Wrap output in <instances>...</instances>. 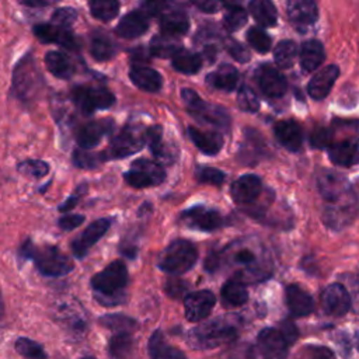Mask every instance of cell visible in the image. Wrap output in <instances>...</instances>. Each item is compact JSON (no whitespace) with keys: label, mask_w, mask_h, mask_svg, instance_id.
Returning <instances> with one entry per match:
<instances>
[{"label":"cell","mask_w":359,"mask_h":359,"mask_svg":"<svg viewBox=\"0 0 359 359\" xmlns=\"http://www.w3.org/2000/svg\"><path fill=\"white\" fill-rule=\"evenodd\" d=\"M247 42L259 53H266L271 49V36L258 27H251L247 31Z\"/></svg>","instance_id":"cell-46"},{"label":"cell","mask_w":359,"mask_h":359,"mask_svg":"<svg viewBox=\"0 0 359 359\" xmlns=\"http://www.w3.org/2000/svg\"><path fill=\"white\" fill-rule=\"evenodd\" d=\"M171 65L180 73L194 74L201 69L202 59L199 55H196L188 49H181L172 56Z\"/></svg>","instance_id":"cell-38"},{"label":"cell","mask_w":359,"mask_h":359,"mask_svg":"<svg viewBox=\"0 0 359 359\" xmlns=\"http://www.w3.org/2000/svg\"><path fill=\"white\" fill-rule=\"evenodd\" d=\"M317 188L328 202L323 215L325 224L331 229L348 226L356 216L358 202L346 178L337 171L320 170L317 174Z\"/></svg>","instance_id":"cell-1"},{"label":"cell","mask_w":359,"mask_h":359,"mask_svg":"<svg viewBox=\"0 0 359 359\" xmlns=\"http://www.w3.org/2000/svg\"><path fill=\"white\" fill-rule=\"evenodd\" d=\"M86 188H87L86 184H83L80 188H77V189H76V194L72 195V196H69V198L59 206V210H60V212H67V210L73 209V208L79 203L81 195L86 192Z\"/></svg>","instance_id":"cell-57"},{"label":"cell","mask_w":359,"mask_h":359,"mask_svg":"<svg viewBox=\"0 0 359 359\" xmlns=\"http://www.w3.org/2000/svg\"><path fill=\"white\" fill-rule=\"evenodd\" d=\"M255 79L261 91L271 98H279L286 93L285 76L271 65H262L255 70Z\"/></svg>","instance_id":"cell-15"},{"label":"cell","mask_w":359,"mask_h":359,"mask_svg":"<svg viewBox=\"0 0 359 359\" xmlns=\"http://www.w3.org/2000/svg\"><path fill=\"white\" fill-rule=\"evenodd\" d=\"M195 177L199 182L209 185H220L224 181V172L215 167H198Z\"/></svg>","instance_id":"cell-49"},{"label":"cell","mask_w":359,"mask_h":359,"mask_svg":"<svg viewBox=\"0 0 359 359\" xmlns=\"http://www.w3.org/2000/svg\"><path fill=\"white\" fill-rule=\"evenodd\" d=\"M355 341H356V346H358V349H359V331L356 332V337H355Z\"/></svg>","instance_id":"cell-62"},{"label":"cell","mask_w":359,"mask_h":359,"mask_svg":"<svg viewBox=\"0 0 359 359\" xmlns=\"http://www.w3.org/2000/svg\"><path fill=\"white\" fill-rule=\"evenodd\" d=\"M83 222H84L83 215H65L57 220V224H59L60 229L69 231V230H73V229L79 227Z\"/></svg>","instance_id":"cell-56"},{"label":"cell","mask_w":359,"mask_h":359,"mask_svg":"<svg viewBox=\"0 0 359 359\" xmlns=\"http://www.w3.org/2000/svg\"><path fill=\"white\" fill-rule=\"evenodd\" d=\"M18 171L31 178H42L49 171V164L42 160H24L18 164Z\"/></svg>","instance_id":"cell-48"},{"label":"cell","mask_w":359,"mask_h":359,"mask_svg":"<svg viewBox=\"0 0 359 359\" xmlns=\"http://www.w3.org/2000/svg\"><path fill=\"white\" fill-rule=\"evenodd\" d=\"M149 29V20L144 11L132 10L125 14L118 22L115 32L126 39H133L143 35Z\"/></svg>","instance_id":"cell-23"},{"label":"cell","mask_w":359,"mask_h":359,"mask_svg":"<svg viewBox=\"0 0 359 359\" xmlns=\"http://www.w3.org/2000/svg\"><path fill=\"white\" fill-rule=\"evenodd\" d=\"M114 128V122L109 119L93 121L79 128L76 135V142L83 149H93L95 147L104 135L109 133Z\"/></svg>","instance_id":"cell-20"},{"label":"cell","mask_w":359,"mask_h":359,"mask_svg":"<svg viewBox=\"0 0 359 359\" xmlns=\"http://www.w3.org/2000/svg\"><path fill=\"white\" fill-rule=\"evenodd\" d=\"M147 351L151 359H188L178 348L170 345L160 330L154 331L149 338Z\"/></svg>","instance_id":"cell-29"},{"label":"cell","mask_w":359,"mask_h":359,"mask_svg":"<svg viewBox=\"0 0 359 359\" xmlns=\"http://www.w3.org/2000/svg\"><path fill=\"white\" fill-rule=\"evenodd\" d=\"M111 219H98L93 222L76 240L72 243V250L76 258H84L88 250L108 231Z\"/></svg>","instance_id":"cell-17"},{"label":"cell","mask_w":359,"mask_h":359,"mask_svg":"<svg viewBox=\"0 0 359 359\" xmlns=\"http://www.w3.org/2000/svg\"><path fill=\"white\" fill-rule=\"evenodd\" d=\"M181 49L182 48L174 38L165 36V35L153 36V39L150 41V45H149L150 53L157 57H171L172 59V56Z\"/></svg>","instance_id":"cell-39"},{"label":"cell","mask_w":359,"mask_h":359,"mask_svg":"<svg viewBox=\"0 0 359 359\" xmlns=\"http://www.w3.org/2000/svg\"><path fill=\"white\" fill-rule=\"evenodd\" d=\"M330 160L342 167H349L359 163V143L353 139H345L331 143L328 149Z\"/></svg>","instance_id":"cell-24"},{"label":"cell","mask_w":359,"mask_h":359,"mask_svg":"<svg viewBox=\"0 0 359 359\" xmlns=\"http://www.w3.org/2000/svg\"><path fill=\"white\" fill-rule=\"evenodd\" d=\"M206 83L212 88L230 93L237 87L238 72L231 65H220L215 72L206 76Z\"/></svg>","instance_id":"cell-30"},{"label":"cell","mask_w":359,"mask_h":359,"mask_svg":"<svg viewBox=\"0 0 359 359\" xmlns=\"http://www.w3.org/2000/svg\"><path fill=\"white\" fill-rule=\"evenodd\" d=\"M310 142L313 147L317 149H324L331 146V132L325 128H317L313 130L310 136Z\"/></svg>","instance_id":"cell-54"},{"label":"cell","mask_w":359,"mask_h":359,"mask_svg":"<svg viewBox=\"0 0 359 359\" xmlns=\"http://www.w3.org/2000/svg\"><path fill=\"white\" fill-rule=\"evenodd\" d=\"M129 79L136 87L149 93L158 91L163 84L161 74L147 66H132L129 70Z\"/></svg>","instance_id":"cell-27"},{"label":"cell","mask_w":359,"mask_h":359,"mask_svg":"<svg viewBox=\"0 0 359 359\" xmlns=\"http://www.w3.org/2000/svg\"><path fill=\"white\" fill-rule=\"evenodd\" d=\"M181 98L185 107L188 108L189 114L198 121L206 122L209 125H215L222 129H227L230 126V116L227 111L219 105L208 104L194 90L184 88L181 91Z\"/></svg>","instance_id":"cell-5"},{"label":"cell","mask_w":359,"mask_h":359,"mask_svg":"<svg viewBox=\"0 0 359 359\" xmlns=\"http://www.w3.org/2000/svg\"><path fill=\"white\" fill-rule=\"evenodd\" d=\"M198 259L195 245L187 240H175L170 243L157 259V266L167 273L181 275L189 271Z\"/></svg>","instance_id":"cell-4"},{"label":"cell","mask_w":359,"mask_h":359,"mask_svg":"<svg viewBox=\"0 0 359 359\" xmlns=\"http://www.w3.org/2000/svg\"><path fill=\"white\" fill-rule=\"evenodd\" d=\"M45 65L48 70L57 79L69 80L74 74V66L72 65L70 59L57 50H49L45 55Z\"/></svg>","instance_id":"cell-33"},{"label":"cell","mask_w":359,"mask_h":359,"mask_svg":"<svg viewBox=\"0 0 359 359\" xmlns=\"http://www.w3.org/2000/svg\"><path fill=\"white\" fill-rule=\"evenodd\" d=\"M223 303L231 307L243 306L248 300V292L243 280L230 279L222 287Z\"/></svg>","instance_id":"cell-37"},{"label":"cell","mask_w":359,"mask_h":359,"mask_svg":"<svg viewBox=\"0 0 359 359\" xmlns=\"http://www.w3.org/2000/svg\"><path fill=\"white\" fill-rule=\"evenodd\" d=\"M90 52L95 60L104 62L114 56L115 43L105 32L95 31L90 38Z\"/></svg>","instance_id":"cell-35"},{"label":"cell","mask_w":359,"mask_h":359,"mask_svg":"<svg viewBox=\"0 0 359 359\" xmlns=\"http://www.w3.org/2000/svg\"><path fill=\"white\" fill-rule=\"evenodd\" d=\"M219 261H220L219 255H216V254H209V255L206 257V259H205V268H206V271H208V272L216 271L217 266H219Z\"/></svg>","instance_id":"cell-60"},{"label":"cell","mask_w":359,"mask_h":359,"mask_svg":"<svg viewBox=\"0 0 359 359\" xmlns=\"http://www.w3.org/2000/svg\"><path fill=\"white\" fill-rule=\"evenodd\" d=\"M325 59L323 43L317 39H309L300 49V66L304 72H314Z\"/></svg>","instance_id":"cell-32"},{"label":"cell","mask_w":359,"mask_h":359,"mask_svg":"<svg viewBox=\"0 0 359 359\" xmlns=\"http://www.w3.org/2000/svg\"><path fill=\"white\" fill-rule=\"evenodd\" d=\"M88 7L91 15L100 21H111L119 13V3L115 0H93Z\"/></svg>","instance_id":"cell-42"},{"label":"cell","mask_w":359,"mask_h":359,"mask_svg":"<svg viewBox=\"0 0 359 359\" xmlns=\"http://www.w3.org/2000/svg\"><path fill=\"white\" fill-rule=\"evenodd\" d=\"M286 303L289 311L296 317L309 316L314 309L313 297L299 285H289L286 287Z\"/></svg>","instance_id":"cell-26"},{"label":"cell","mask_w":359,"mask_h":359,"mask_svg":"<svg viewBox=\"0 0 359 359\" xmlns=\"http://www.w3.org/2000/svg\"><path fill=\"white\" fill-rule=\"evenodd\" d=\"M42 86V77L31 55L24 56L13 73V93L21 101L31 100Z\"/></svg>","instance_id":"cell-6"},{"label":"cell","mask_w":359,"mask_h":359,"mask_svg":"<svg viewBox=\"0 0 359 359\" xmlns=\"http://www.w3.org/2000/svg\"><path fill=\"white\" fill-rule=\"evenodd\" d=\"M128 283V269L123 261L116 259L111 262L104 271L95 273L91 279V287L95 299L105 306H115L122 303V290Z\"/></svg>","instance_id":"cell-2"},{"label":"cell","mask_w":359,"mask_h":359,"mask_svg":"<svg viewBox=\"0 0 359 359\" xmlns=\"http://www.w3.org/2000/svg\"><path fill=\"white\" fill-rule=\"evenodd\" d=\"M14 346H15V351L27 359H45L46 356L43 348L38 342L29 338H18Z\"/></svg>","instance_id":"cell-47"},{"label":"cell","mask_w":359,"mask_h":359,"mask_svg":"<svg viewBox=\"0 0 359 359\" xmlns=\"http://www.w3.org/2000/svg\"><path fill=\"white\" fill-rule=\"evenodd\" d=\"M100 323L115 332H132L136 328V321L123 314H105Z\"/></svg>","instance_id":"cell-44"},{"label":"cell","mask_w":359,"mask_h":359,"mask_svg":"<svg viewBox=\"0 0 359 359\" xmlns=\"http://www.w3.org/2000/svg\"><path fill=\"white\" fill-rule=\"evenodd\" d=\"M250 13L254 20L262 27H273L278 21V13L275 6L268 0H254L248 4Z\"/></svg>","instance_id":"cell-36"},{"label":"cell","mask_w":359,"mask_h":359,"mask_svg":"<svg viewBox=\"0 0 359 359\" xmlns=\"http://www.w3.org/2000/svg\"><path fill=\"white\" fill-rule=\"evenodd\" d=\"M262 191L261 178L255 174H244L231 185V196L240 205L252 203Z\"/></svg>","instance_id":"cell-18"},{"label":"cell","mask_w":359,"mask_h":359,"mask_svg":"<svg viewBox=\"0 0 359 359\" xmlns=\"http://www.w3.org/2000/svg\"><path fill=\"white\" fill-rule=\"evenodd\" d=\"M35 36L45 43H57L67 49H77V42L69 29L60 28L55 24H36L32 27Z\"/></svg>","instance_id":"cell-21"},{"label":"cell","mask_w":359,"mask_h":359,"mask_svg":"<svg viewBox=\"0 0 359 359\" xmlns=\"http://www.w3.org/2000/svg\"><path fill=\"white\" fill-rule=\"evenodd\" d=\"M189 29V20L184 11L171 10L165 11L160 17V31L161 35L175 38L184 35Z\"/></svg>","instance_id":"cell-31"},{"label":"cell","mask_w":359,"mask_h":359,"mask_svg":"<svg viewBox=\"0 0 359 359\" xmlns=\"http://www.w3.org/2000/svg\"><path fill=\"white\" fill-rule=\"evenodd\" d=\"M165 178V170L149 158L135 160L129 170L123 172V180L133 188H149L161 184Z\"/></svg>","instance_id":"cell-9"},{"label":"cell","mask_w":359,"mask_h":359,"mask_svg":"<svg viewBox=\"0 0 359 359\" xmlns=\"http://www.w3.org/2000/svg\"><path fill=\"white\" fill-rule=\"evenodd\" d=\"M146 144V130L139 125H126L111 140L109 147L104 151V160L123 158L143 149Z\"/></svg>","instance_id":"cell-8"},{"label":"cell","mask_w":359,"mask_h":359,"mask_svg":"<svg viewBox=\"0 0 359 359\" xmlns=\"http://www.w3.org/2000/svg\"><path fill=\"white\" fill-rule=\"evenodd\" d=\"M338 76H339L338 66L328 65V66L323 67L309 81V86H307L309 95L314 100L325 98L328 95L330 90L332 88L335 80L338 79Z\"/></svg>","instance_id":"cell-22"},{"label":"cell","mask_w":359,"mask_h":359,"mask_svg":"<svg viewBox=\"0 0 359 359\" xmlns=\"http://www.w3.org/2000/svg\"><path fill=\"white\" fill-rule=\"evenodd\" d=\"M224 46L227 49V52L231 55L233 59H236L238 63H245L250 60L251 55H250V50L243 45L240 43L236 39H231V38H227L224 41Z\"/></svg>","instance_id":"cell-51"},{"label":"cell","mask_w":359,"mask_h":359,"mask_svg":"<svg viewBox=\"0 0 359 359\" xmlns=\"http://www.w3.org/2000/svg\"><path fill=\"white\" fill-rule=\"evenodd\" d=\"M229 259L231 264L243 266V271L238 273L244 279L252 278L254 280H262L269 276L271 265L262 262V258L258 254V250L247 244H240L229 250Z\"/></svg>","instance_id":"cell-7"},{"label":"cell","mask_w":359,"mask_h":359,"mask_svg":"<svg viewBox=\"0 0 359 359\" xmlns=\"http://www.w3.org/2000/svg\"><path fill=\"white\" fill-rule=\"evenodd\" d=\"M187 289H188V283L184 282L182 279H178V278H171L165 283L167 294L174 297V299L182 296L187 292Z\"/></svg>","instance_id":"cell-55"},{"label":"cell","mask_w":359,"mask_h":359,"mask_svg":"<svg viewBox=\"0 0 359 359\" xmlns=\"http://www.w3.org/2000/svg\"><path fill=\"white\" fill-rule=\"evenodd\" d=\"M133 349L130 332H115L109 339V353L114 359H128Z\"/></svg>","instance_id":"cell-40"},{"label":"cell","mask_w":359,"mask_h":359,"mask_svg":"<svg viewBox=\"0 0 359 359\" xmlns=\"http://www.w3.org/2000/svg\"><path fill=\"white\" fill-rule=\"evenodd\" d=\"M215 303L216 297L210 290H196L188 293L184 300L187 320L192 323L205 320L210 314Z\"/></svg>","instance_id":"cell-13"},{"label":"cell","mask_w":359,"mask_h":359,"mask_svg":"<svg viewBox=\"0 0 359 359\" xmlns=\"http://www.w3.org/2000/svg\"><path fill=\"white\" fill-rule=\"evenodd\" d=\"M237 337V327L234 321L227 318H216L203 323L191 330L188 344L194 349H213L226 342H231Z\"/></svg>","instance_id":"cell-3"},{"label":"cell","mask_w":359,"mask_h":359,"mask_svg":"<svg viewBox=\"0 0 359 359\" xmlns=\"http://www.w3.org/2000/svg\"><path fill=\"white\" fill-rule=\"evenodd\" d=\"M73 101L83 115H91L97 109H107L114 105L115 97L105 87L80 86L73 91Z\"/></svg>","instance_id":"cell-10"},{"label":"cell","mask_w":359,"mask_h":359,"mask_svg":"<svg viewBox=\"0 0 359 359\" xmlns=\"http://www.w3.org/2000/svg\"><path fill=\"white\" fill-rule=\"evenodd\" d=\"M181 219L188 224V227L201 231H213L223 224V219L219 212L202 205H196L182 212Z\"/></svg>","instance_id":"cell-14"},{"label":"cell","mask_w":359,"mask_h":359,"mask_svg":"<svg viewBox=\"0 0 359 359\" xmlns=\"http://www.w3.org/2000/svg\"><path fill=\"white\" fill-rule=\"evenodd\" d=\"M237 105L245 112H257L259 109V100L250 86H240L237 91Z\"/></svg>","instance_id":"cell-45"},{"label":"cell","mask_w":359,"mask_h":359,"mask_svg":"<svg viewBox=\"0 0 359 359\" xmlns=\"http://www.w3.org/2000/svg\"><path fill=\"white\" fill-rule=\"evenodd\" d=\"M76 20L77 11L73 7H59L52 14V22L65 29H69Z\"/></svg>","instance_id":"cell-50"},{"label":"cell","mask_w":359,"mask_h":359,"mask_svg":"<svg viewBox=\"0 0 359 359\" xmlns=\"http://www.w3.org/2000/svg\"><path fill=\"white\" fill-rule=\"evenodd\" d=\"M20 3L27 7H46L52 1H49V0H21Z\"/></svg>","instance_id":"cell-61"},{"label":"cell","mask_w":359,"mask_h":359,"mask_svg":"<svg viewBox=\"0 0 359 359\" xmlns=\"http://www.w3.org/2000/svg\"><path fill=\"white\" fill-rule=\"evenodd\" d=\"M280 331L282 334L285 335V338L287 339L289 344H293L297 338V328L294 327L293 323L290 321H285L282 325H280Z\"/></svg>","instance_id":"cell-58"},{"label":"cell","mask_w":359,"mask_h":359,"mask_svg":"<svg viewBox=\"0 0 359 359\" xmlns=\"http://www.w3.org/2000/svg\"><path fill=\"white\" fill-rule=\"evenodd\" d=\"M192 4L199 8L201 11L203 13H216L217 8H219V3L217 1H208V0H203V1H192Z\"/></svg>","instance_id":"cell-59"},{"label":"cell","mask_w":359,"mask_h":359,"mask_svg":"<svg viewBox=\"0 0 359 359\" xmlns=\"http://www.w3.org/2000/svg\"><path fill=\"white\" fill-rule=\"evenodd\" d=\"M226 13L223 17V25L229 32L237 31L247 22V11L236 4H224Z\"/></svg>","instance_id":"cell-43"},{"label":"cell","mask_w":359,"mask_h":359,"mask_svg":"<svg viewBox=\"0 0 359 359\" xmlns=\"http://www.w3.org/2000/svg\"><path fill=\"white\" fill-rule=\"evenodd\" d=\"M300 359H335L331 349L325 346H307L302 349Z\"/></svg>","instance_id":"cell-53"},{"label":"cell","mask_w":359,"mask_h":359,"mask_svg":"<svg viewBox=\"0 0 359 359\" xmlns=\"http://www.w3.org/2000/svg\"><path fill=\"white\" fill-rule=\"evenodd\" d=\"M321 304L327 314L339 317L351 309V296L341 283H332L323 290Z\"/></svg>","instance_id":"cell-16"},{"label":"cell","mask_w":359,"mask_h":359,"mask_svg":"<svg viewBox=\"0 0 359 359\" xmlns=\"http://www.w3.org/2000/svg\"><path fill=\"white\" fill-rule=\"evenodd\" d=\"M146 143L154 157H158L165 163L174 160V154L171 153L170 146H167V143L163 140V128L160 125H154L146 129Z\"/></svg>","instance_id":"cell-34"},{"label":"cell","mask_w":359,"mask_h":359,"mask_svg":"<svg viewBox=\"0 0 359 359\" xmlns=\"http://www.w3.org/2000/svg\"><path fill=\"white\" fill-rule=\"evenodd\" d=\"M81 359H94V358H91V356H84V358H81Z\"/></svg>","instance_id":"cell-63"},{"label":"cell","mask_w":359,"mask_h":359,"mask_svg":"<svg viewBox=\"0 0 359 359\" xmlns=\"http://www.w3.org/2000/svg\"><path fill=\"white\" fill-rule=\"evenodd\" d=\"M32 259L35 261L38 271L45 276H63L73 269L72 259L55 245L42 250L35 248Z\"/></svg>","instance_id":"cell-11"},{"label":"cell","mask_w":359,"mask_h":359,"mask_svg":"<svg viewBox=\"0 0 359 359\" xmlns=\"http://www.w3.org/2000/svg\"><path fill=\"white\" fill-rule=\"evenodd\" d=\"M287 17L294 27L306 29L318 18L317 4L311 0H292L287 3Z\"/></svg>","instance_id":"cell-19"},{"label":"cell","mask_w":359,"mask_h":359,"mask_svg":"<svg viewBox=\"0 0 359 359\" xmlns=\"http://www.w3.org/2000/svg\"><path fill=\"white\" fill-rule=\"evenodd\" d=\"M100 160L101 158H98V154H91L79 149L73 153V163L80 168H94L98 165Z\"/></svg>","instance_id":"cell-52"},{"label":"cell","mask_w":359,"mask_h":359,"mask_svg":"<svg viewBox=\"0 0 359 359\" xmlns=\"http://www.w3.org/2000/svg\"><path fill=\"white\" fill-rule=\"evenodd\" d=\"M278 142L290 151H297L303 143V132L294 121H280L273 128Z\"/></svg>","instance_id":"cell-25"},{"label":"cell","mask_w":359,"mask_h":359,"mask_svg":"<svg viewBox=\"0 0 359 359\" xmlns=\"http://www.w3.org/2000/svg\"><path fill=\"white\" fill-rule=\"evenodd\" d=\"M297 55V46L293 41L290 39H283L280 41L275 49H273V59L275 63L280 69H289L293 66L294 59Z\"/></svg>","instance_id":"cell-41"},{"label":"cell","mask_w":359,"mask_h":359,"mask_svg":"<svg viewBox=\"0 0 359 359\" xmlns=\"http://www.w3.org/2000/svg\"><path fill=\"white\" fill-rule=\"evenodd\" d=\"M188 135L192 143L208 156H215L223 147V136L217 132H203L195 126L188 128Z\"/></svg>","instance_id":"cell-28"},{"label":"cell","mask_w":359,"mask_h":359,"mask_svg":"<svg viewBox=\"0 0 359 359\" xmlns=\"http://www.w3.org/2000/svg\"><path fill=\"white\" fill-rule=\"evenodd\" d=\"M258 349L264 359H286L289 342L278 328H264L258 337Z\"/></svg>","instance_id":"cell-12"}]
</instances>
